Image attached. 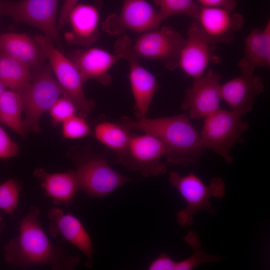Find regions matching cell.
<instances>
[{"instance_id":"cell-1","label":"cell","mask_w":270,"mask_h":270,"mask_svg":"<svg viewBox=\"0 0 270 270\" xmlns=\"http://www.w3.org/2000/svg\"><path fill=\"white\" fill-rule=\"evenodd\" d=\"M40 216L38 206L30 208L20 224L18 234L4 247L5 261L14 268L46 266L53 270L75 269L80 258L50 242L41 226Z\"/></svg>"},{"instance_id":"cell-2","label":"cell","mask_w":270,"mask_h":270,"mask_svg":"<svg viewBox=\"0 0 270 270\" xmlns=\"http://www.w3.org/2000/svg\"><path fill=\"white\" fill-rule=\"evenodd\" d=\"M120 124L130 130L140 131L160 139L169 148L166 159L171 164H196L204 150L200 133L185 114L135 120L123 116Z\"/></svg>"},{"instance_id":"cell-3","label":"cell","mask_w":270,"mask_h":270,"mask_svg":"<svg viewBox=\"0 0 270 270\" xmlns=\"http://www.w3.org/2000/svg\"><path fill=\"white\" fill-rule=\"evenodd\" d=\"M168 180L186 202V208L176 214L177 222L184 228L194 224V214L198 210L215 212L210 198H223L226 194L224 182L220 178H212L208 186L193 172L184 176L171 172Z\"/></svg>"},{"instance_id":"cell-4","label":"cell","mask_w":270,"mask_h":270,"mask_svg":"<svg viewBox=\"0 0 270 270\" xmlns=\"http://www.w3.org/2000/svg\"><path fill=\"white\" fill-rule=\"evenodd\" d=\"M246 114L242 110L219 109L205 118L200 134L204 149H212L228 164L232 163V147L243 140L242 134L249 128V124L242 119Z\"/></svg>"},{"instance_id":"cell-5","label":"cell","mask_w":270,"mask_h":270,"mask_svg":"<svg viewBox=\"0 0 270 270\" xmlns=\"http://www.w3.org/2000/svg\"><path fill=\"white\" fill-rule=\"evenodd\" d=\"M74 160L80 190L90 197L102 198L134 180L114 170L102 156H79Z\"/></svg>"},{"instance_id":"cell-6","label":"cell","mask_w":270,"mask_h":270,"mask_svg":"<svg viewBox=\"0 0 270 270\" xmlns=\"http://www.w3.org/2000/svg\"><path fill=\"white\" fill-rule=\"evenodd\" d=\"M34 39L45 58L48 60L56 80L74 104L78 110L83 114L90 113L94 108V103L84 95V82L75 64L54 46L53 40L48 36L38 34Z\"/></svg>"},{"instance_id":"cell-7","label":"cell","mask_w":270,"mask_h":270,"mask_svg":"<svg viewBox=\"0 0 270 270\" xmlns=\"http://www.w3.org/2000/svg\"><path fill=\"white\" fill-rule=\"evenodd\" d=\"M64 93L63 88L52 76L49 64H44L20 94L25 114L22 124L26 134L30 131H39L40 117Z\"/></svg>"},{"instance_id":"cell-8","label":"cell","mask_w":270,"mask_h":270,"mask_svg":"<svg viewBox=\"0 0 270 270\" xmlns=\"http://www.w3.org/2000/svg\"><path fill=\"white\" fill-rule=\"evenodd\" d=\"M58 0H5L2 14L14 20L32 26L50 37L62 51L56 22Z\"/></svg>"},{"instance_id":"cell-9","label":"cell","mask_w":270,"mask_h":270,"mask_svg":"<svg viewBox=\"0 0 270 270\" xmlns=\"http://www.w3.org/2000/svg\"><path fill=\"white\" fill-rule=\"evenodd\" d=\"M185 39L176 30L162 26L142 32L132 45L138 58L156 60L170 70L178 68Z\"/></svg>"},{"instance_id":"cell-10","label":"cell","mask_w":270,"mask_h":270,"mask_svg":"<svg viewBox=\"0 0 270 270\" xmlns=\"http://www.w3.org/2000/svg\"><path fill=\"white\" fill-rule=\"evenodd\" d=\"M170 150L156 136L146 134H132L127 152L120 164L144 177L156 176L165 174L166 165L162 162L167 158Z\"/></svg>"},{"instance_id":"cell-11","label":"cell","mask_w":270,"mask_h":270,"mask_svg":"<svg viewBox=\"0 0 270 270\" xmlns=\"http://www.w3.org/2000/svg\"><path fill=\"white\" fill-rule=\"evenodd\" d=\"M115 54L126 59L130 65V82L138 118L146 117L150 104L158 86L154 76L144 68L132 49L128 36H122L114 44Z\"/></svg>"},{"instance_id":"cell-12","label":"cell","mask_w":270,"mask_h":270,"mask_svg":"<svg viewBox=\"0 0 270 270\" xmlns=\"http://www.w3.org/2000/svg\"><path fill=\"white\" fill-rule=\"evenodd\" d=\"M158 12L146 0H123L118 14H110L102 23V29L110 35L119 36L126 30L138 32L158 28Z\"/></svg>"},{"instance_id":"cell-13","label":"cell","mask_w":270,"mask_h":270,"mask_svg":"<svg viewBox=\"0 0 270 270\" xmlns=\"http://www.w3.org/2000/svg\"><path fill=\"white\" fill-rule=\"evenodd\" d=\"M220 74L212 69L194 79L192 86L185 90L181 106L182 109L188 110L190 118H205L220 109Z\"/></svg>"},{"instance_id":"cell-14","label":"cell","mask_w":270,"mask_h":270,"mask_svg":"<svg viewBox=\"0 0 270 270\" xmlns=\"http://www.w3.org/2000/svg\"><path fill=\"white\" fill-rule=\"evenodd\" d=\"M210 42L196 21L190 26L180 56L178 68L194 79L203 76L210 64H219Z\"/></svg>"},{"instance_id":"cell-15","label":"cell","mask_w":270,"mask_h":270,"mask_svg":"<svg viewBox=\"0 0 270 270\" xmlns=\"http://www.w3.org/2000/svg\"><path fill=\"white\" fill-rule=\"evenodd\" d=\"M238 66L240 76L221 84L222 98L232 110L246 114L252 109L256 96L264 90V86L261 78L254 74V66L242 58Z\"/></svg>"},{"instance_id":"cell-16","label":"cell","mask_w":270,"mask_h":270,"mask_svg":"<svg viewBox=\"0 0 270 270\" xmlns=\"http://www.w3.org/2000/svg\"><path fill=\"white\" fill-rule=\"evenodd\" d=\"M195 20L214 46L232 42L234 34L242 29L244 24V18L240 13L203 6H200Z\"/></svg>"},{"instance_id":"cell-17","label":"cell","mask_w":270,"mask_h":270,"mask_svg":"<svg viewBox=\"0 0 270 270\" xmlns=\"http://www.w3.org/2000/svg\"><path fill=\"white\" fill-rule=\"evenodd\" d=\"M48 231L53 237L60 236L81 251L86 256L85 266L91 268L94 249L92 240L80 221L74 216L66 214L58 208L48 212Z\"/></svg>"},{"instance_id":"cell-18","label":"cell","mask_w":270,"mask_h":270,"mask_svg":"<svg viewBox=\"0 0 270 270\" xmlns=\"http://www.w3.org/2000/svg\"><path fill=\"white\" fill-rule=\"evenodd\" d=\"M68 56L78 70L84 82L94 80L106 86L112 82L108 72L110 68L122 59L115 53L98 48L76 50Z\"/></svg>"},{"instance_id":"cell-19","label":"cell","mask_w":270,"mask_h":270,"mask_svg":"<svg viewBox=\"0 0 270 270\" xmlns=\"http://www.w3.org/2000/svg\"><path fill=\"white\" fill-rule=\"evenodd\" d=\"M68 22L72 30L66 38L69 44L88 46L99 38L100 14L94 6L76 4L70 13Z\"/></svg>"},{"instance_id":"cell-20","label":"cell","mask_w":270,"mask_h":270,"mask_svg":"<svg viewBox=\"0 0 270 270\" xmlns=\"http://www.w3.org/2000/svg\"><path fill=\"white\" fill-rule=\"evenodd\" d=\"M45 195L56 205L69 206L74 202L79 186L74 170L50 173L43 168L34 172Z\"/></svg>"},{"instance_id":"cell-21","label":"cell","mask_w":270,"mask_h":270,"mask_svg":"<svg viewBox=\"0 0 270 270\" xmlns=\"http://www.w3.org/2000/svg\"><path fill=\"white\" fill-rule=\"evenodd\" d=\"M0 51L38 72L45 58L36 40L27 34L6 33L0 35Z\"/></svg>"},{"instance_id":"cell-22","label":"cell","mask_w":270,"mask_h":270,"mask_svg":"<svg viewBox=\"0 0 270 270\" xmlns=\"http://www.w3.org/2000/svg\"><path fill=\"white\" fill-rule=\"evenodd\" d=\"M243 58L255 68L270 67V20L264 28H254L246 38Z\"/></svg>"},{"instance_id":"cell-23","label":"cell","mask_w":270,"mask_h":270,"mask_svg":"<svg viewBox=\"0 0 270 270\" xmlns=\"http://www.w3.org/2000/svg\"><path fill=\"white\" fill-rule=\"evenodd\" d=\"M130 130L120 124L103 122L96 125L94 134L98 141L116 154V162L120 164L127 152L132 136Z\"/></svg>"},{"instance_id":"cell-24","label":"cell","mask_w":270,"mask_h":270,"mask_svg":"<svg viewBox=\"0 0 270 270\" xmlns=\"http://www.w3.org/2000/svg\"><path fill=\"white\" fill-rule=\"evenodd\" d=\"M0 81L21 94L31 82L30 68L0 51Z\"/></svg>"},{"instance_id":"cell-25","label":"cell","mask_w":270,"mask_h":270,"mask_svg":"<svg viewBox=\"0 0 270 270\" xmlns=\"http://www.w3.org/2000/svg\"><path fill=\"white\" fill-rule=\"evenodd\" d=\"M22 111L21 95L16 91L6 89L0 96V123L24 136L26 132L21 118Z\"/></svg>"},{"instance_id":"cell-26","label":"cell","mask_w":270,"mask_h":270,"mask_svg":"<svg viewBox=\"0 0 270 270\" xmlns=\"http://www.w3.org/2000/svg\"><path fill=\"white\" fill-rule=\"evenodd\" d=\"M184 240L193 249L192 255L188 258L176 262L174 270H192L197 266L206 263L216 262L223 258L218 256L208 254L202 248L198 234L193 230H190Z\"/></svg>"},{"instance_id":"cell-27","label":"cell","mask_w":270,"mask_h":270,"mask_svg":"<svg viewBox=\"0 0 270 270\" xmlns=\"http://www.w3.org/2000/svg\"><path fill=\"white\" fill-rule=\"evenodd\" d=\"M159 7L158 12L161 22L174 15L184 14L196 20L200 10L195 0H154Z\"/></svg>"},{"instance_id":"cell-28","label":"cell","mask_w":270,"mask_h":270,"mask_svg":"<svg viewBox=\"0 0 270 270\" xmlns=\"http://www.w3.org/2000/svg\"><path fill=\"white\" fill-rule=\"evenodd\" d=\"M21 188L19 182L14 179L0 182V210L12 216L18 204Z\"/></svg>"},{"instance_id":"cell-29","label":"cell","mask_w":270,"mask_h":270,"mask_svg":"<svg viewBox=\"0 0 270 270\" xmlns=\"http://www.w3.org/2000/svg\"><path fill=\"white\" fill-rule=\"evenodd\" d=\"M77 108L71 99L64 93L49 109L50 116L54 123H62L76 114Z\"/></svg>"},{"instance_id":"cell-30","label":"cell","mask_w":270,"mask_h":270,"mask_svg":"<svg viewBox=\"0 0 270 270\" xmlns=\"http://www.w3.org/2000/svg\"><path fill=\"white\" fill-rule=\"evenodd\" d=\"M62 124V132L66 138H80L89 136L91 133L90 126L84 118L76 114Z\"/></svg>"},{"instance_id":"cell-31","label":"cell","mask_w":270,"mask_h":270,"mask_svg":"<svg viewBox=\"0 0 270 270\" xmlns=\"http://www.w3.org/2000/svg\"><path fill=\"white\" fill-rule=\"evenodd\" d=\"M18 145L0 125V158L6 159L18 155Z\"/></svg>"},{"instance_id":"cell-32","label":"cell","mask_w":270,"mask_h":270,"mask_svg":"<svg viewBox=\"0 0 270 270\" xmlns=\"http://www.w3.org/2000/svg\"><path fill=\"white\" fill-rule=\"evenodd\" d=\"M176 262L168 254L161 253L148 265L149 270H174Z\"/></svg>"},{"instance_id":"cell-33","label":"cell","mask_w":270,"mask_h":270,"mask_svg":"<svg viewBox=\"0 0 270 270\" xmlns=\"http://www.w3.org/2000/svg\"><path fill=\"white\" fill-rule=\"evenodd\" d=\"M200 6L216 8L233 12L237 6L236 0H196Z\"/></svg>"},{"instance_id":"cell-34","label":"cell","mask_w":270,"mask_h":270,"mask_svg":"<svg viewBox=\"0 0 270 270\" xmlns=\"http://www.w3.org/2000/svg\"><path fill=\"white\" fill-rule=\"evenodd\" d=\"M79 0H65L61 9L58 26L60 30L68 22L69 14L72 8L77 4Z\"/></svg>"},{"instance_id":"cell-35","label":"cell","mask_w":270,"mask_h":270,"mask_svg":"<svg viewBox=\"0 0 270 270\" xmlns=\"http://www.w3.org/2000/svg\"><path fill=\"white\" fill-rule=\"evenodd\" d=\"M6 89V86L0 81V96Z\"/></svg>"},{"instance_id":"cell-36","label":"cell","mask_w":270,"mask_h":270,"mask_svg":"<svg viewBox=\"0 0 270 270\" xmlns=\"http://www.w3.org/2000/svg\"><path fill=\"white\" fill-rule=\"evenodd\" d=\"M4 224L2 223L0 224V234L2 232L3 228H4Z\"/></svg>"},{"instance_id":"cell-37","label":"cell","mask_w":270,"mask_h":270,"mask_svg":"<svg viewBox=\"0 0 270 270\" xmlns=\"http://www.w3.org/2000/svg\"><path fill=\"white\" fill-rule=\"evenodd\" d=\"M2 218L1 216H0V224L2 223Z\"/></svg>"}]
</instances>
